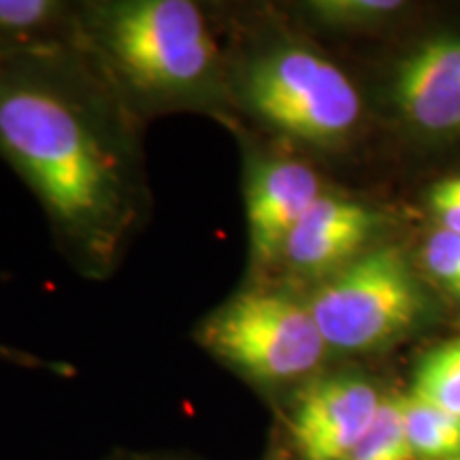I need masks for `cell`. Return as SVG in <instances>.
Masks as SVG:
<instances>
[{
	"instance_id": "4fadbf2b",
	"label": "cell",
	"mask_w": 460,
	"mask_h": 460,
	"mask_svg": "<svg viewBox=\"0 0 460 460\" xmlns=\"http://www.w3.org/2000/svg\"><path fill=\"white\" fill-rule=\"evenodd\" d=\"M345 460H416L407 437L401 394L384 396L371 427Z\"/></svg>"
},
{
	"instance_id": "52a82bcc",
	"label": "cell",
	"mask_w": 460,
	"mask_h": 460,
	"mask_svg": "<svg viewBox=\"0 0 460 460\" xmlns=\"http://www.w3.org/2000/svg\"><path fill=\"white\" fill-rule=\"evenodd\" d=\"M384 396L369 379L337 373L314 379L296 396L290 435L303 460H345L371 427Z\"/></svg>"
},
{
	"instance_id": "5b68a950",
	"label": "cell",
	"mask_w": 460,
	"mask_h": 460,
	"mask_svg": "<svg viewBox=\"0 0 460 460\" xmlns=\"http://www.w3.org/2000/svg\"><path fill=\"white\" fill-rule=\"evenodd\" d=\"M329 352H376L418 320L422 295L399 247L367 250L305 298Z\"/></svg>"
},
{
	"instance_id": "8992f818",
	"label": "cell",
	"mask_w": 460,
	"mask_h": 460,
	"mask_svg": "<svg viewBox=\"0 0 460 460\" xmlns=\"http://www.w3.org/2000/svg\"><path fill=\"white\" fill-rule=\"evenodd\" d=\"M230 132L243 152V207L247 271L254 281L273 271L288 237L307 209L326 192L305 160L262 147L245 126Z\"/></svg>"
},
{
	"instance_id": "ba28073f",
	"label": "cell",
	"mask_w": 460,
	"mask_h": 460,
	"mask_svg": "<svg viewBox=\"0 0 460 460\" xmlns=\"http://www.w3.org/2000/svg\"><path fill=\"white\" fill-rule=\"evenodd\" d=\"M377 217L367 205L324 192L288 237L275 267L301 278L326 279L365 254Z\"/></svg>"
},
{
	"instance_id": "3957f363",
	"label": "cell",
	"mask_w": 460,
	"mask_h": 460,
	"mask_svg": "<svg viewBox=\"0 0 460 460\" xmlns=\"http://www.w3.org/2000/svg\"><path fill=\"white\" fill-rule=\"evenodd\" d=\"M226 56L237 126L250 119L314 149L343 146L358 130L365 111L358 88L312 45L292 37L233 32Z\"/></svg>"
},
{
	"instance_id": "d6986e66",
	"label": "cell",
	"mask_w": 460,
	"mask_h": 460,
	"mask_svg": "<svg viewBox=\"0 0 460 460\" xmlns=\"http://www.w3.org/2000/svg\"><path fill=\"white\" fill-rule=\"evenodd\" d=\"M458 460H460V458H458Z\"/></svg>"
},
{
	"instance_id": "7a4b0ae2",
	"label": "cell",
	"mask_w": 460,
	"mask_h": 460,
	"mask_svg": "<svg viewBox=\"0 0 460 460\" xmlns=\"http://www.w3.org/2000/svg\"><path fill=\"white\" fill-rule=\"evenodd\" d=\"M77 34L105 77L143 124L166 115H205L237 126L226 43L199 3L88 0Z\"/></svg>"
},
{
	"instance_id": "9c48e42d",
	"label": "cell",
	"mask_w": 460,
	"mask_h": 460,
	"mask_svg": "<svg viewBox=\"0 0 460 460\" xmlns=\"http://www.w3.org/2000/svg\"><path fill=\"white\" fill-rule=\"evenodd\" d=\"M393 92L410 124L427 132L460 130V39H435L407 56Z\"/></svg>"
},
{
	"instance_id": "5bb4252c",
	"label": "cell",
	"mask_w": 460,
	"mask_h": 460,
	"mask_svg": "<svg viewBox=\"0 0 460 460\" xmlns=\"http://www.w3.org/2000/svg\"><path fill=\"white\" fill-rule=\"evenodd\" d=\"M402 7L399 0H314L303 4V13L326 31L354 32L384 24Z\"/></svg>"
},
{
	"instance_id": "6da1fadb",
	"label": "cell",
	"mask_w": 460,
	"mask_h": 460,
	"mask_svg": "<svg viewBox=\"0 0 460 460\" xmlns=\"http://www.w3.org/2000/svg\"><path fill=\"white\" fill-rule=\"evenodd\" d=\"M146 128L79 34L0 51V158L88 281L113 278L152 217Z\"/></svg>"
},
{
	"instance_id": "8fae6325",
	"label": "cell",
	"mask_w": 460,
	"mask_h": 460,
	"mask_svg": "<svg viewBox=\"0 0 460 460\" xmlns=\"http://www.w3.org/2000/svg\"><path fill=\"white\" fill-rule=\"evenodd\" d=\"M402 416L416 460L460 458V416L416 396H402Z\"/></svg>"
},
{
	"instance_id": "30bf717a",
	"label": "cell",
	"mask_w": 460,
	"mask_h": 460,
	"mask_svg": "<svg viewBox=\"0 0 460 460\" xmlns=\"http://www.w3.org/2000/svg\"><path fill=\"white\" fill-rule=\"evenodd\" d=\"M77 11L66 0H0V51L73 41Z\"/></svg>"
},
{
	"instance_id": "e0dca14e",
	"label": "cell",
	"mask_w": 460,
	"mask_h": 460,
	"mask_svg": "<svg viewBox=\"0 0 460 460\" xmlns=\"http://www.w3.org/2000/svg\"><path fill=\"white\" fill-rule=\"evenodd\" d=\"M0 358L9 360V362H15V365H22V367H45V369L65 371V369H60V365H54V362L41 360V358H37V356L22 352V349L9 348V345H4V343H0Z\"/></svg>"
},
{
	"instance_id": "9a60e30c",
	"label": "cell",
	"mask_w": 460,
	"mask_h": 460,
	"mask_svg": "<svg viewBox=\"0 0 460 460\" xmlns=\"http://www.w3.org/2000/svg\"><path fill=\"white\" fill-rule=\"evenodd\" d=\"M424 264L429 273L460 298V237L447 233V230H437L424 245Z\"/></svg>"
},
{
	"instance_id": "ac0fdd59",
	"label": "cell",
	"mask_w": 460,
	"mask_h": 460,
	"mask_svg": "<svg viewBox=\"0 0 460 460\" xmlns=\"http://www.w3.org/2000/svg\"><path fill=\"white\" fill-rule=\"evenodd\" d=\"M264 460H290V458H288L286 454H281V452H273V454H269V456Z\"/></svg>"
},
{
	"instance_id": "277c9868",
	"label": "cell",
	"mask_w": 460,
	"mask_h": 460,
	"mask_svg": "<svg viewBox=\"0 0 460 460\" xmlns=\"http://www.w3.org/2000/svg\"><path fill=\"white\" fill-rule=\"evenodd\" d=\"M192 335L226 369L264 388L309 377L329 356L307 301L262 281L211 309Z\"/></svg>"
},
{
	"instance_id": "7c38bea8",
	"label": "cell",
	"mask_w": 460,
	"mask_h": 460,
	"mask_svg": "<svg viewBox=\"0 0 460 460\" xmlns=\"http://www.w3.org/2000/svg\"><path fill=\"white\" fill-rule=\"evenodd\" d=\"M410 394L460 416V337L437 345L418 362Z\"/></svg>"
},
{
	"instance_id": "2e32d148",
	"label": "cell",
	"mask_w": 460,
	"mask_h": 460,
	"mask_svg": "<svg viewBox=\"0 0 460 460\" xmlns=\"http://www.w3.org/2000/svg\"><path fill=\"white\" fill-rule=\"evenodd\" d=\"M429 205L439 228L460 237V175L435 183L429 194Z\"/></svg>"
}]
</instances>
